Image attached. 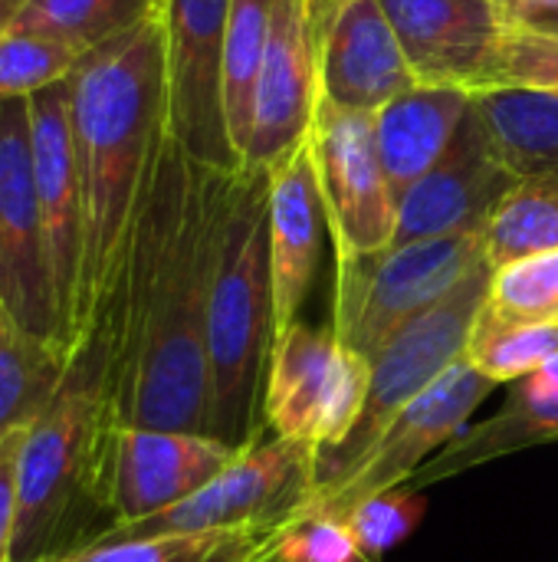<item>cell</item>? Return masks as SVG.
<instances>
[{
    "label": "cell",
    "mask_w": 558,
    "mask_h": 562,
    "mask_svg": "<svg viewBox=\"0 0 558 562\" xmlns=\"http://www.w3.org/2000/svg\"><path fill=\"white\" fill-rule=\"evenodd\" d=\"M234 458L237 451L210 435L105 422L92 464V507L105 517V530L155 517L207 487Z\"/></svg>",
    "instance_id": "ba28073f"
},
{
    "label": "cell",
    "mask_w": 558,
    "mask_h": 562,
    "mask_svg": "<svg viewBox=\"0 0 558 562\" xmlns=\"http://www.w3.org/2000/svg\"><path fill=\"white\" fill-rule=\"evenodd\" d=\"M368 385H372V362L339 342L332 379H329V389H326V398H322V412H319L316 451H329V448L345 441V435L362 418V408H365V398H368Z\"/></svg>",
    "instance_id": "1f68e13d"
},
{
    "label": "cell",
    "mask_w": 558,
    "mask_h": 562,
    "mask_svg": "<svg viewBox=\"0 0 558 562\" xmlns=\"http://www.w3.org/2000/svg\"><path fill=\"white\" fill-rule=\"evenodd\" d=\"M490 267L558 250V181H516L483 231Z\"/></svg>",
    "instance_id": "4316f807"
},
{
    "label": "cell",
    "mask_w": 558,
    "mask_h": 562,
    "mask_svg": "<svg viewBox=\"0 0 558 562\" xmlns=\"http://www.w3.org/2000/svg\"><path fill=\"white\" fill-rule=\"evenodd\" d=\"M273 273H270V171L240 168L207 313L210 438L243 451L266 438V382L273 362Z\"/></svg>",
    "instance_id": "3957f363"
},
{
    "label": "cell",
    "mask_w": 558,
    "mask_h": 562,
    "mask_svg": "<svg viewBox=\"0 0 558 562\" xmlns=\"http://www.w3.org/2000/svg\"><path fill=\"white\" fill-rule=\"evenodd\" d=\"M474 112L516 181H558V92L493 86L474 92Z\"/></svg>",
    "instance_id": "7402d4cb"
},
{
    "label": "cell",
    "mask_w": 558,
    "mask_h": 562,
    "mask_svg": "<svg viewBox=\"0 0 558 562\" xmlns=\"http://www.w3.org/2000/svg\"><path fill=\"white\" fill-rule=\"evenodd\" d=\"M558 441V359L529 372L510 385V395L497 415L487 422L467 425L444 451H437L418 474L401 487L424 494V487L444 484L457 474L483 468L490 461L510 458L526 448L556 445Z\"/></svg>",
    "instance_id": "d6986e66"
},
{
    "label": "cell",
    "mask_w": 558,
    "mask_h": 562,
    "mask_svg": "<svg viewBox=\"0 0 558 562\" xmlns=\"http://www.w3.org/2000/svg\"><path fill=\"white\" fill-rule=\"evenodd\" d=\"M513 184V171L500 161L487 128L470 109L447 155L398 198L391 247L454 234H483Z\"/></svg>",
    "instance_id": "9a60e30c"
},
{
    "label": "cell",
    "mask_w": 558,
    "mask_h": 562,
    "mask_svg": "<svg viewBox=\"0 0 558 562\" xmlns=\"http://www.w3.org/2000/svg\"><path fill=\"white\" fill-rule=\"evenodd\" d=\"M424 517V494H411V491H388L378 494L372 501H365L362 507H355L342 524L349 530V537L355 540V547L378 560L382 553H388L391 547H398L405 537L414 533V527Z\"/></svg>",
    "instance_id": "4dcf8cb0"
},
{
    "label": "cell",
    "mask_w": 558,
    "mask_h": 562,
    "mask_svg": "<svg viewBox=\"0 0 558 562\" xmlns=\"http://www.w3.org/2000/svg\"><path fill=\"white\" fill-rule=\"evenodd\" d=\"M421 86H497L510 20L497 0H382Z\"/></svg>",
    "instance_id": "5bb4252c"
},
{
    "label": "cell",
    "mask_w": 558,
    "mask_h": 562,
    "mask_svg": "<svg viewBox=\"0 0 558 562\" xmlns=\"http://www.w3.org/2000/svg\"><path fill=\"white\" fill-rule=\"evenodd\" d=\"M30 138H33V175L39 211L49 240V260L62 310V333L69 352H76V306L82 283L86 224H82V184L76 168L72 122H69V79L56 82L26 99Z\"/></svg>",
    "instance_id": "2e32d148"
},
{
    "label": "cell",
    "mask_w": 558,
    "mask_h": 562,
    "mask_svg": "<svg viewBox=\"0 0 558 562\" xmlns=\"http://www.w3.org/2000/svg\"><path fill=\"white\" fill-rule=\"evenodd\" d=\"M263 562H303V560H289V557L276 553V547H273V553H270ZM345 562H378V560H372V557H365V553H355L352 560H345Z\"/></svg>",
    "instance_id": "74e56055"
},
{
    "label": "cell",
    "mask_w": 558,
    "mask_h": 562,
    "mask_svg": "<svg viewBox=\"0 0 558 562\" xmlns=\"http://www.w3.org/2000/svg\"><path fill=\"white\" fill-rule=\"evenodd\" d=\"M332 3H335V0H319V13H322V16H326V10H329V7H332Z\"/></svg>",
    "instance_id": "f35d334b"
},
{
    "label": "cell",
    "mask_w": 558,
    "mask_h": 562,
    "mask_svg": "<svg viewBox=\"0 0 558 562\" xmlns=\"http://www.w3.org/2000/svg\"><path fill=\"white\" fill-rule=\"evenodd\" d=\"M326 207L309 142L270 171V273H273V333L276 342L299 319L309 296ZM273 342V346H276Z\"/></svg>",
    "instance_id": "ac0fdd59"
},
{
    "label": "cell",
    "mask_w": 558,
    "mask_h": 562,
    "mask_svg": "<svg viewBox=\"0 0 558 562\" xmlns=\"http://www.w3.org/2000/svg\"><path fill=\"white\" fill-rule=\"evenodd\" d=\"M487 263L483 234H454L335 263L332 333L372 362L411 319Z\"/></svg>",
    "instance_id": "8992f818"
},
{
    "label": "cell",
    "mask_w": 558,
    "mask_h": 562,
    "mask_svg": "<svg viewBox=\"0 0 558 562\" xmlns=\"http://www.w3.org/2000/svg\"><path fill=\"white\" fill-rule=\"evenodd\" d=\"M72 356L30 333L0 303V445L26 431L56 398Z\"/></svg>",
    "instance_id": "603a6c76"
},
{
    "label": "cell",
    "mask_w": 558,
    "mask_h": 562,
    "mask_svg": "<svg viewBox=\"0 0 558 562\" xmlns=\"http://www.w3.org/2000/svg\"><path fill=\"white\" fill-rule=\"evenodd\" d=\"M309 148L335 263L388 250L398 227V194L385 175L372 115L322 99Z\"/></svg>",
    "instance_id": "8fae6325"
},
{
    "label": "cell",
    "mask_w": 558,
    "mask_h": 562,
    "mask_svg": "<svg viewBox=\"0 0 558 562\" xmlns=\"http://www.w3.org/2000/svg\"><path fill=\"white\" fill-rule=\"evenodd\" d=\"M23 435L16 431L0 445V562H13V533L20 507V448Z\"/></svg>",
    "instance_id": "836d02e7"
},
{
    "label": "cell",
    "mask_w": 558,
    "mask_h": 562,
    "mask_svg": "<svg viewBox=\"0 0 558 562\" xmlns=\"http://www.w3.org/2000/svg\"><path fill=\"white\" fill-rule=\"evenodd\" d=\"M497 86H536L558 92V40L533 33L526 26H510ZM493 89V86H490Z\"/></svg>",
    "instance_id": "d6a6232c"
},
{
    "label": "cell",
    "mask_w": 558,
    "mask_h": 562,
    "mask_svg": "<svg viewBox=\"0 0 558 562\" xmlns=\"http://www.w3.org/2000/svg\"><path fill=\"white\" fill-rule=\"evenodd\" d=\"M82 56L66 43L13 26L0 36V102L30 99L79 69Z\"/></svg>",
    "instance_id": "f1b7e54d"
},
{
    "label": "cell",
    "mask_w": 558,
    "mask_h": 562,
    "mask_svg": "<svg viewBox=\"0 0 558 562\" xmlns=\"http://www.w3.org/2000/svg\"><path fill=\"white\" fill-rule=\"evenodd\" d=\"M273 10L276 0H230L227 49H224V112H227V132L240 158V168L250 138V122H253V92L273 30Z\"/></svg>",
    "instance_id": "484cf974"
},
{
    "label": "cell",
    "mask_w": 558,
    "mask_h": 562,
    "mask_svg": "<svg viewBox=\"0 0 558 562\" xmlns=\"http://www.w3.org/2000/svg\"><path fill=\"white\" fill-rule=\"evenodd\" d=\"M487 310L516 323H558V250L497 267Z\"/></svg>",
    "instance_id": "f546056e"
},
{
    "label": "cell",
    "mask_w": 558,
    "mask_h": 562,
    "mask_svg": "<svg viewBox=\"0 0 558 562\" xmlns=\"http://www.w3.org/2000/svg\"><path fill=\"white\" fill-rule=\"evenodd\" d=\"M234 175L194 161L171 135L161 142L115 286L92 326L109 349L115 425L210 431L207 313Z\"/></svg>",
    "instance_id": "6da1fadb"
},
{
    "label": "cell",
    "mask_w": 558,
    "mask_h": 562,
    "mask_svg": "<svg viewBox=\"0 0 558 562\" xmlns=\"http://www.w3.org/2000/svg\"><path fill=\"white\" fill-rule=\"evenodd\" d=\"M105 422L109 349L92 329L76 346L56 398L23 435L13 562H49L89 547L92 464Z\"/></svg>",
    "instance_id": "277c9868"
},
{
    "label": "cell",
    "mask_w": 558,
    "mask_h": 562,
    "mask_svg": "<svg viewBox=\"0 0 558 562\" xmlns=\"http://www.w3.org/2000/svg\"><path fill=\"white\" fill-rule=\"evenodd\" d=\"M26 3H30V0H0V36H3L7 30H13V23L20 20V13H23Z\"/></svg>",
    "instance_id": "8d00e7d4"
},
{
    "label": "cell",
    "mask_w": 558,
    "mask_h": 562,
    "mask_svg": "<svg viewBox=\"0 0 558 562\" xmlns=\"http://www.w3.org/2000/svg\"><path fill=\"white\" fill-rule=\"evenodd\" d=\"M339 339L332 329L293 323L289 333L273 346L270 382H266V428L270 435L316 448V428L322 398L332 379Z\"/></svg>",
    "instance_id": "44dd1931"
},
{
    "label": "cell",
    "mask_w": 558,
    "mask_h": 562,
    "mask_svg": "<svg viewBox=\"0 0 558 562\" xmlns=\"http://www.w3.org/2000/svg\"><path fill=\"white\" fill-rule=\"evenodd\" d=\"M312 468L316 448L266 435L257 445L237 451V458L187 501L155 517L109 527L89 547L286 524L312 491Z\"/></svg>",
    "instance_id": "52a82bcc"
},
{
    "label": "cell",
    "mask_w": 558,
    "mask_h": 562,
    "mask_svg": "<svg viewBox=\"0 0 558 562\" xmlns=\"http://www.w3.org/2000/svg\"><path fill=\"white\" fill-rule=\"evenodd\" d=\"M497 3L503 7L510 23H520V20H526V16H533L539 10H556L558 7V0H497Z\"/></svg>",
    "instance_id": "e575fe53"
},
{
    "label": "cell",
    "mask_w": 558,
    "mask_h": 562,
    "mask_svg": "<svg viewBox=\"0 0 558 562\" xmlns=\"http://www.w3.org/2000/svg\"><path fill=\"white\" fill-rule=\"evenodd\" d=\"M516 26H526V30H533V33H543V36H556V40H558V7H556V10H539V13H533V16L520 20Z\"/></svg>",
    "instance_id": "d590c367"
},
{
    "label": "cell",
    "mask_w": 558,
    "mask_h": 562,
    "mask_svg": "<svg viewBox=\"0 0 558 562\" xmlns=\"http://www.w3.org/2000/svg\"><path fill=\"white\" fill-rule=\"evenodd\" d=\"M493 267L474 270L460 286H454L437 306L411 319L375 359H372V385L362 408V418L345 435L342 445L329 451H316L312 468V494H322L345 481L358 461L372 451L382 431L414 402L421 398L447 369H454L464 352L470 329L487 303Z\"/></svg>",
    "instance_id": "5b68a950"
},
{
    "label": "cell",
    "mask_w": 558,
    "mask_h": 562,
    "mask_svg": "<svg viewBox=\"0 0 558 562\" xmlns=\"http://www.w3.org/2000/svg\"><path fill=\"white\" fill-rule=\"evenodd\" d=\"M286 524H260V527H240V530L82 547V550H72V553L49 562H263L280 543Z\"/></svg>",
    "instance_id": "cb8c5ba5"
},
{
    "label": "cell",
    "mask_w": 558,
    "mask_h": 562,
    "mask_svg": "<svg viewBox=\"0 0 558 562\" xmlns=\"http://www.w3.org/2000/svg\"><path fill=\"white\" fill-rule=\"evenodd\" d=\"M69 122L82 184V283L76 346L99 323L115 286L138 204L168 138L164 20L155 16L89 53L69 76Z\"/></svg>",
    "instance_id": "7a4b0ae2"
},
{
    "label": "cell",
    "mask_w": 558,
    "mask_h": 562,
    "mask_svg": "<svg viewBox=\"0 0 558 562\" xmlns=\"http://www.w3.org/2000/svg\"><path fill=\"white\" fill-rule=\"evenodd\" d=\"M322 105V13L319 0H276L266 56L253 92L243 148L247 171H273L296 155Z\"/></svg>",
    "instance_id": "4fadbf2b"
},
{
    "label": "cell",
    "mask_w": 558,
    "mask_h": 562,
    "mask_svg": "<svg viewBox=\"0 0 558 562\" xmlns=\"http://www.w3.org/2000/svg\"><path fill=\"white\" fill-rule=\"evenodd\" d=\"M0 303L20 326L69 352L36 194L26 99L0 102Z\"/></svg>",
    "instance_id": "30bf717a"
},
{
    "label": "cell",
    "mask_w": 558,
    "mask_h": 562,
    "mask_svg": "<svg viewBox=\"0 0 558 562\" xmlns=\"http://www.w3.org/2000/svg\"><path fill=\"white\" fill-rule=\"evenodd\" d=\"M168 135L201 165L240 171L224 112L230 0H164Z\"/></svg>",
    "instance_id": "7c38bea8"
},
{
    "label": "cell",
    "mask_w": 558,
    "mask_h": 562,
    "mask_svg": "<svg viewBox=\"0 0 558 562\" xmlns=\"http://www.w3.org/2000/svg\"><path fill=\"white\" fill-rule=\"evenodd\" d=\"M470 109L474 95L464 89L414 86L372 115L378 155L398 198L447 155Z\"/></svg>",
    "instance_id": "ffe728a7"
},
{
    "label": "cell",
    "mask_w": 558,
    "mask_h": 562,
    "mask_svg": "<svg viewBox=\"0 0 558 562\" xmlns=\"http://www.w3.org/2000/svg\"><path fill=\"white\" fill-rule=\"evenodd\" d=\"M164 0H30L13 26L46 33L82 59L141 23L161 16Z\"/></svg>",
    "instance_id": "d4e9b609"
},
{
    "label": "cell",
    "mask_w": 558,
    "mask_h": 562,
    "mask_svg": "<svg viewBox=\"0 0 558 562\" xmlns=\"http://www.w3.org/2000/svg\"><path fill=\"white\" fill-rule=\"evenodd\" d=\"M493 392L497 382L477 372L467 359H460L382 431V438L345 481L306 497L293 517H319L342 524L365 501L388 491H401L421 464H428L467 428L477 405H483Z\"/></svg>",
    "instance_id": "9c48e42d"
},
{
    "label": "cell",
    "mask_w": 558,
    "mask_h": 562,
    "mask_svg": "<svg viewBox=\"0 0 558 562\" xmlns=\"http://www.w3.org/2000/svg\"><path fill=\"white\" fill-rule=\"evenodd\" d=\"M421 86L382 0H335L322 16V99L375 115Z\"/></svg>",
    "instance_id": "e0dca14e"
},
{
    "label": "cell",
    "mask_w": 558,
    "mask_h": 562,
    "mask_svg": "<svg viewBox=\"0 0 558 562\" xmlns=\"http://www.w3.org/2000/svg\"><path fill=\"white\" fill-rule=\"evenodd\" d=\"M464 359L497 385H513L558 359V323L503 319L483 303L470 329Z\"/></svg>",
    "instance_id": "83f0119b"
}]
</instances>
